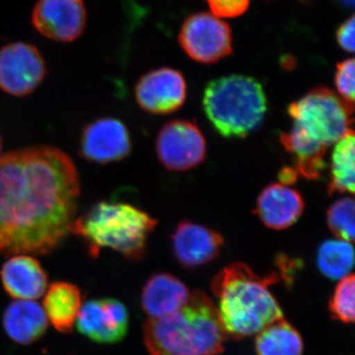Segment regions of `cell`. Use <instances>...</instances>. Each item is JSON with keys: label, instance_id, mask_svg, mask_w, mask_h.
Returning <instances> with one entry per match:
<instances>
[{"label": "cell", "instance_id": "cell-26", "mask_svg": "<svg viewBox=\"0 0 355 355\" xmlns=\"http://www.w3.org/2000/svg\"><path fill=\"white\" fill-rule=\"evenodd\" d=\"M355 62L354 58L343 60L336 64L335 84L338 96L343 102L354 109Z\"/></svg>", "mask_w": 355, "mask_h": 355}, {"label": "cell", "instance_id": "cell-1", "mask_svg": "<svg viewBox=\"0 0 355 355\" xmlns=\"http://www.w3.org/2000/svg\"><path fill=\"white\" fill-rule=\"evenodd\" d=\"M80 196L73 161L55 147L0 157V256H46L71 231Z\"/></svg>", "mask_w": 355, "mask_h": 355}, {"label": "cell", "instance_id": "cell-29", "mask_svg": "<svg viewBox=\"0 0 355 355\" xmlns=\"http://www.w3.org/2000/svg\"><path fill=\"white\" fill-rule=\"evenodd\" d=\"M299 175L296 170L294 169L293 167H288V166H286V167L282 168L280 170L279 174V181L282 182V184H286V186H291V184L295 183L297 181V178Z\"/></svg>", "mask_w": 355, "mask_h": 355}, {"label": "cell", "instance_id": "cell-28", "mask_svg": "<svg viewBox=\"0 0 355 355\" xmlns=\"http://www.w3.org/2000/svg\"><path fill=\"white\" fill-rule=\"evenodd\" d=\"M354 16H350L349 19L345 21L336 32V41L338 46L349 53L354 51Z\"/></svg>", "mask_w": 355, "mask_h": 355}, {"label": "cell", "instance_id": "cell-20", "mask_svg": "<svg viewBox=\"0 0 355 355\" xmlns=\"http://www.w3.org/2000/svg\"><path fill=\"white\" fill-rule=\"evenodd\" d=\"M280 142L293 159L294 169L298 175L309 180L321 178L327 168L326 153L328 148L317 144L297 128L280 135Z\"/></svg>", "mask_w": 355, "mask_h": 355}, {"label": "cell", "instance_id": "cell-7", "mask_svg": "<svg viewBox=\"0 0 355 355\" xmlns=\"http://www.w3.org/2000/svg\"><path fill=\"white\" fill-rule=\"evenodd\" d=\"M179 42L184 53L200 64H214L233 51L231 28L210 13L189 16L182 26Z\"/></svg>", "mask_w": 355, "mask_h": 355}, {"label": "cell", "instance_id": "cell-2", "mask_svg": "<svg viewBox=\"0 0 355 355\" xmlns=\"http://www.w3.org/2000/svg\"><path fill=\"white\" fill-rule=\"evenodd\" d=\"M280 282L279 273L258 275L246 263L226 266L212 280L216 309L227 336L241 340L260 333L284 318L270 287Z\"/></svg>", "mask_w": 355, "mask_h": 355}, {"label": "cell", "instance_id": "cell-3", "mask_svg": "<svg viewBox=\"0 0 355 355\" xmlns=\"http://www.w3.org/2000/svg\"><path fill=\"white\" fill-rule=\"evenodd\" d=\"M226 338L216 304L198 291L191 292L181 309L150 318L144 326V342L150 355H219Z\"/></svg>", "mask_w": 355, "mask_h": 355}, {"label": "cell", "instance_id": "cell-6", "mask_svg": "<svg viewBox=\"0 0 355 355\" xmlns=\"http://www.w3.org/2000/svg\"><path fill=\"white\" fill-rule=\"evenodd\" d=\"M352 112L340 96L323 86L312 89L288 107L293 127L326 148L352 130Z\"/></svg>", "mask_w": 355, "mask_h": 355}, {"label": "cell", "instance_id": "cell-15", "mask_svg": "<svg viewBox=\"0 0 355 355\" xmlns=\"http://www.w3.org/2000/svg\"><path fill=\"white\" fill-rule=\"evenodd\" d=\"M305 202L297 191L286 184L266 187L257 200L254 214L268 228L284 230L302 216Z\"/></svg>", "mask_w": 355, "mask_h": 355}, {"label": "cell", "instance_id": "cell-9", "mask_svg": "<svg viewBox=\"0 0 355 355\" xmlns=\"http://www.w3.org/2000/svg\"><path fill=\"white\" fill-rule=\"evenodd\" d=\"M46 74L44 58L33 44L18 42L0 50V89L7 94L16 97L31 94Z\"/></svg>", "mask_w": 355, "mask_h": 355}, {"label": "cell", "instance_id": "cell-31", "mask_svg": "<svg viewBox=\"0 0 355 355\" xmlns=\"http://www.w3.org/2000/svg\"><path fill=\"white\" fill-rule=\"evenodd\" d=\"M1 149H2V140H1V137H0V153H1Z\"/></svg>", "mask_w": 355, "mask_h": 355}, {"label": "cell", "instance_id": "cell-24", "mask_svg": "<svg viewBox=\"0 0 355 355\" xmlns=\"http://www.w3.org/2000/svg\"><path fill=\"white\" fill-rule=\"evenodd\" d=\"M354 198H343L334 202L327 212L329 228L338 239L354 242Z\"/></svg>", "mask_w": 355, "mask_h": 355}, {"label": "cell", "instance_id": "cell-4", "mask_svg": "<svg viewBox=\"0 0 355 355\" xmlns=\"http://www.w3.org/2000/svg\"><path fill=\"white\" fill-rule=\"evenodd\" d=\"M157 223L144 210L130 203L102 200L74 219L70 233L85 243L93 258H97L101 250L111 249L130 260H140Z\"/></svg>", "mask_w": 355, "mask_h": 355}, {"label": "cell", "instance_id": "cell-16", "mask_svg": "<svg viewBox=\"0 0 355 355\" xmlns=\"http://www.w3.org/2000/svg\"><path fill=\"white\" fill-rule=\"evenodd\" d=\"M0 279L7 294L17 300H35L44 295L48 275L36 259L16 254L2 266Z\"/></svg>", "mask_w": 355, "mask_h": 355}, {"label": "cell", "instance_id": "cell-13", "mask_svg": "<svg viewBox=\"0 0 355 355\" xmlns=\"http://www.w3.org/2000/svg\"><path fill=\"white\" fill-rule=\"evenodd\" d=\"M130 318L127 307L116 299H96L81 307L77 329L98 343H116L127 335Z\"/></svg>", "mask_w": 355, "mask_h": 355}, {"label": "cell", "instance_id": "cell-22", "mask_svg": "<svg viewBox=\"0 0 355 355\" xmlns=\"http://www.w3.org/2000/svg\"><path fill=\"white\" fill-rule=\"evenodd\" d=\"M304 345L298 331L284 318L257 334L258 355H302Z\"/></svg>", "mask_w": 355, "mask_h": 355}, {"label": "cell", "instance_id": "cell-27", "mask_svg": "<svg viewBox=\"0 0 355 355\" xmlns=\"http://www.w3.org/2000/svg\"><path fill=\"white\" fill-rule=\"evenodd\" d=\"M210 10L218 18H235L243 15L250 6V0H207Z\"/></svg>", "mask_w": 355, "mask_h": 355}, {"label": "cell", "instance_id": "cell-25", "mask_svg": "<svg viewBox=\"0 0 355 355\" xmlns=\"http://www.w3.org/2000/svg\"><path fill=\"white\" fill-rule=\"evenodd\" d=\"M354 275H349L340 279L330 301L331 317L345 324L354 322Z\"/></svg>", "mask_w": 355, "mask_h": 355}, {"label": "cell", "instance_id": "cell-30", "mask_svg": "<svg viewBox=\"0 0 355 355\" xmlns=\"http://www.w3.org/2000/svg\"><path fill=\"white\" fill-rule=\"evenodd\" d=\"M343 3L347 4V6H354V0H342Z\"/></svg>", "mask_w": 355, "mask_h": 355}, {"label": "cell", "instance_id": "cell-18", "mask_svg": "<svg viewBox=\"0 0 355 355\" xmlns=\"http://www.w3.org/2000/svg\"><path fill=\"white\" fill-rule=\"evenodd\" d=\"M48 324L44 308L33 300L14 301L3 315L7 336L19 345L37 342L46 334Z\"/></svg>", "mask_w": 355, "mask_h": 355}, {"label": "cell", "instance_id": "cell-19", "mask_svg": "<svg viewBox=\"0 0 355 355\" xmlns=\"http://www.w3.org/2000/svg\"><path fill=\"white\" fill-rule=\"evenodd\" d=\"M83 307V293L76 284L53 282L44 300V311L55 330L69 334L73 330Z\"/></svg>", "mask_w": 355, "mask_h": 355}, {"label": "cell", "instance_id": "cell-17", "mask_svg": "<svg viewBox=\"0 0 355 355\" xmlns=\"http://www.w3.org/2000/svg\"><path fill=\"white\" fill-rule=\"evenodd\" d=\"M191 292L182 280L167 272L149 277L142 289V309L150 318H160L181 309Z\"/></svg>", "mask_w": 355, "mask_h": 355}, {"label": "cell", "instance_id": "cell-14", "mask_svg": "<svg viewBox=\"0 0 355 355\" xmlns=\"http://www.w3.org/2000/svg\"><path fill=\"white\" fill-rule=\"evenodd\" d=\"M223 245L218 232L191 221L180 222L172 235L173 253L184 268H197L216 260Z\"/></svg>", "mask_w": 355, "mask_h": 355}, {"label": "cell", "instance_id": "cell-10", "mask_svg": "<svg viewBox=\"0 0 355 355\" xmlns=\"http://www.w3.org/2000/svg\"><path fill=\"white\" fill-rule=\"evenodd\" d=\"M187 83L181 72L162 67L147 72L135 86V99L140 108L154 114H167L183 106Z\"/></svg>", "mask_w": 355, "mask_h": 355}, {"label": "cell", "instance_id": "cell-12", "mask_svg": "<svg viewBox=\"0 0 355 355\" xmlns=\"http://www.w3.org/2000/svg\"><path fill=\"white\" fill-rule=\"evenodd\" d=\"M132 139L120 120L102 118L86 125L81 133L80 154L89 162L105 165L128 157Z\"/></svg>", "mask_w": 355, "mask_h": 355}, {"label": "cell", "instance_id": "cell-8", "mask_svg": "<svg viewBox=\"0 0 355 355\" xmlns=\"http://www.w3.org/2000/svg\"><path fill=\"white\" fill-rule=\"evenodd\" d=\"M156 153L167 169L188 171L205 161L207 141L202 130L193 121H172L159 132Z\"/></svg>", "mask_w": 355, "mask_h": 355}, {"label": "cell", "instance_id": "cell-5", "mask_svg": "<svg viewBox=\"0 0 355 355\" xmlns=\"http://www.w3.org/2000/svg\"><path fill=\"white\" fill-rule=\"evenodd\" d=\"M202 106L216 132L227 139L253 132L268 111L263 85L253 77L240 74L210 81L203 93Z\"/></svg>", "mask_w": 355, "mask_h": 355}, {"label": "cell", "instance_id": "cell-21", "mask_svg": "<svg viewBox=\"0 0 355 355\" xmlns=\"http://www.w3.org/2000/svg\"><path fill=\"white\" fill-rule=\"evenodd\" d=\"M355 140L350 130L334 144L331 159L330 182L328 191L334 193H354L355 182Z\"/></svg>", "mask_w": 355, "mask_h": 355}, {"label": "cell", "instance_id": "cell-23", "mask_svg": "<svg viewBox=\"0 0 355 355\" xmlns=\"http://www.w3.org/2000/svg\"><path fill=\"white\" fill-rule=\"evenodd\" d=\"M320 272L331 279H342L354 268V248L345 240H327L320 245L317 254Z\"/></svg>", "mask_w": 355, "mask_h": 355}, {"label": "cell", "instance_id": "cell-11", "mask_svg": "<svg viewBox=\"0 0 355 355\" xmlns=\"http://www.w3.org/2000/svg\"><path fill=\"white\" fill-rule=\"evenodd\" d=\"M86 19L83 0H39L32 14L35 28L57 42L78 39L85 30Z\"/></svg>", "mask_w": 355, "mask_h": 355}]
</instances>
